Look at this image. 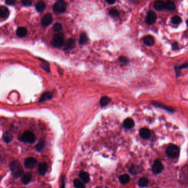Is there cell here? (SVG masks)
<instances>
[{
  "label": "cell",
  "mask_w": 188,
  "mask_h": 188,
  "mask_svg": "<svg viewBox=\"0 0 188 188\" xmlns=\"http://www.w3.org/2000/svg\"><path fill=\"white\" fill-rule=\"evenodd\" d=\"M157 20V15L155 12L152 11H149L147 12L146 16V23L148 25H152L156 22Z\"/></svg>",
  "instance_id": "cell-7"
},
{
  "label": "cell",
  "mask_w": 188,
  "mask_h": 188,
  "mask_svg": "<svg viewBox=\"0 0 188 188\" xmlns=\"http://www.w3.org/2000/svg\"><path fill=\"white\" fill-rule=\"evenodd\" d=\"M10 14L8 9L5 6L0 7V17L2 18H7Z\"/></svg>",
  "instance_id": "cell-16"
},
{
  "label": "cell",
  "mask_w": 188,
  "mask_h": 188,
  "mask_svg": "<svg viewBox=\"0 0 188 188\" xmlns=\"http://www.w3.org/2000/svg\"><path fill=\"white\" fill-rule=\"evenodd\" d=\"M74 45V41L73 39L70 38L68 39V40H67V41L66 42L65 44V50H70L71 49Z\"/></svg>",
  "instance_id": "cell-28"
},
{
  "label": "cell",
  "mask_w": 188,
  "mask_h": 188,
  "mask_svg": "<svg viewBox=\"0 0 188 188\" xmlns=\"http://www.w3.org/2000/svg\"><path fill=\"white\" fill-rule=\"evenodd\" d=\"M13 136L8 131L5 132L3 135V141L6 143H9L13 140Z\"/></svg>",
  "instance_id": "cell-20"
},
{
  "label": "cell",
  "mask_w": 188,
  "mask_h": 188,
  "mask_svg": "<svg viewBox=\"0 0 188 188\" xmlns=\"http://www.w3.org/2000/svg\"><path fill=\"white\" fill-rule=\"evenodd\" d=\"M106 2L109 4H110V5H113L114 3L115 2V1H107Z\"/></svg>",
  "instance_id": "cell-42"
},
{
  "label": "cell",
  "mask_w": 188,
  "mask_h": 188,
  "mask_svg": "<svg viewBox=\"0 0 188 188\" xmlns=\"http://www.w3.org/2000/svg\"><path fill=\"white\" fill-rule=\"evenodd\" d=\"M148 179L146 178H141L138 182V185L141 188H145L147 186L148 184Z\"/></svg>",
  "instance_id": "cell-25"
},
{
  "label": "cell",
  "mask_w": 188,
  "mask_h": 188,
  "mask_svg": "<svg viewBox=\"0 0 188 188\" xmlns=\"http://www.w3.org/2000/svg\"><path fill=\"white\" fill-rule=\"evenodd\" d=\"M130 180V177L128 174H123L119 177L120 182L123 184H125L129 182Z\"/></svg>",
  "instance_id": "cell-26"
},
{
  "label": "cell",
  "mask_w": 188,
  "mask_h": 188,
  "mask_svg": "<svg viewBox=\"0 0 188 188\" xmlns=\"http://www.w3.org/2000/svg\"><path fill=\"white\" fill-rule=\"evenodd\" d=\"M140 135L143 139H148L151 135L150 131L147 128H142L140 130Z\"/></svg>",
  "instance_id": "cell-13"
},
{
  "label": "cell",
  "mask_w": 188,
  "mask_h": 188,
  "mask_svg": "<svg viewBox=\"0 0 188 188\" xmlns=\"http://www.w3.org/2000/svg\"><path fill=\"white\" fill-rule=\"evenodd\" d=\"M48 169V165L45 162H42L38 165V173L41 176H44Z\"/></svg>",
  "instance_id": "cell-14"
},
{
  "label": "cell",
  "mask_w": 188,
  "mask_h": 188,
  "mask_svg": "<svg viewBox=\"0 0 188 188\" xmlns=\"http://www.w3.org/2000/svg\"><path fill=\"white\" fill-rule=\"evenodd\" d=\"M182 18L178 16H175L172 17L171 19V23L174 24H179L182 22Z\"/></svg>",
  "instance_id": "cell-32"
},
{
  "label": "cell",
  "mask_w": 188,
  "mask_h": 188,
  "mask_svg": "<svg viewBox=\"0 0 188 188\" xmlns=\"http://www.w3.org/2000/svg\"><path fill=\"white\" fill-rule=\"evenodd\" d=\"M41 24L44 27H47L52 22V17L50 13H47L41 19Z\"/></svg>",
  "instance_id": "cell-9"
},
{
  "label": "cell",
  "mask_w": 188,
  "mask_h": 188,
  "mask_svg": "<svg viewBox=\"0 0 188 188\" xmlns=\"http://www.w3.org/2000/svg\"><path fill=\"white\" fill-rule=\"evenodd\" d=\"M18 140L24 143H33L35 141L36 137L34 134L31 131H26L18 138Z\"/></svg>",
  "instance_id": "cell-2"
},
{
  "label": "cell",
  "mask_w": 188,
  "mask_h": 188,
  "mask_svg": "<svg viewBox=\"0 0 188 188\" xmlns=\"http://www.w3.org/2000/svg\"><path fill=\"white\" fill-rule=\"evenodd\" d=\"M6 3L7 5H14L16 3V1H13V0L6 1Z\"/></svg>",
  "instance_id": "cell-40"
},
{
  "label": "cell",
  "mask_w": 188,
  "mask_h": 188,
  "mask_svg": "<svg viewBox=\"0 0 188 188\" xmlns=\"http://www.w3.org/2000/svg\"><path fill=\"white\" fill-rule=\"evenodd\" d=\"M32 180V174L30 173H26L22 176V182L24 184L27 185Z\"/></svg>",
  "instance_id": "cell-17"
},
{
  "label": "cell",
  "mask_w": 188,
  "mask_h": 188,
  "mask_svg": "<svg viewBox=\"0 0 188 188\" xmlns=\"http://www.w3.org/2000/svg\"><path fill=\"white\" fill-rule=\"evenodd\" d=\"M172 49L173 50H177L179 49V45L177 42H174L172 44Z\"/></svg>",
  "instance_id": "cell-38"
},
{
  "label": "cell",
  "mask_w": 188,
  "mask_h": 188,
  "mask_svg": "<svg viewBox=\"0 0 188 188\" xmlns=\"http://www.w3.org/2000/svg\"><path fill=\"white\" fill-rule=\"evenodd\" d=\"M10 168L13 175L16 178L22 177L24 174L22 165L17 160L13 161L10 165Z\"/></svg>",
  "instance_id": "cell-1"
},
{
  "label": "cell",
  "mask_w": 188,
  "mask_h": 188,
  "mask_svg": "<svg viewBox=\"0 0 188 188\" xmlns=\"http://www.w3.org/2000/svg\"><path fill=\"white\" fill-rule=\"evenodd\" d=\"M109 14L111 17L113 18H116L119 16V12L116 9H111L109 12Z\"/></svg>",
  "instance_id": "cell-33"
},
{
  "label": "cell",
  "mask_w": 188,
  "mask_h": 188,
  "mask_svg": "<svg viewBox=\"0 0 188 188\" xmlns=\"http://www.w3.org/2000/svg\"><path fill=\"white\" fill-rule=\"evenodd\" d=\"M164 169V167L159 160H155L152 165V170L155 174H158L161 173Z\"/></svg>",
  "instance_id": "cell-6"
},
{
  "label": "cell",
  "mask_w": 188,
  "mask_h": 188,
  "mask_svg": "<svg viewBox=\"0 0 188 188\" xmlns=\"http://www.w3.org/2000/svg\"><path fill=\"white\" fill-rule=\"evenodd\" d=\"M52 96H53L52 93L50 92H47L44 93L40 97L39 102H44L46 101H48V100L52 98Z\"/></svg>",
  "instance_id": "cell-18"
},
{
  "label": "cell",
  "mask_w": 188,
  "mask_h": 188,
  "mask_svg": "<svg viewBox=\"0 0 188 188\" xmlns=\"http://www.w3.org/2000/svg\"><path fill=\"white\" fill-rule=\"evenodd\" d=\"M52 29L55 32H59L62 29V25L60 23H55L52 27Z\"/></svg>",
  "instance_id": "cell-34"
},
{
  "label": "cell",
  "mask_w": 188,
  "mask_h": 188,
  "mask_svg": "<svg viewBox=\"0 0 188 188\" xmlns=\"http://www.w3.org/2000/svg\"><path fill=\"white\" fill-rule=\"evenodd\" d=\"M165 152L169 158H175L179 156L180 154V149L176 145H171L167 148Z\"/></svg>",
  "instance_id": "cell-3"
},
{
  "label": "cell",
  "mask_w": 188,
  "mask_h": 188,
  "mask_svg": "<svg viewBox=\"0 0 188 188\" xmlns=\"http://www.w3.org/2000/svg\"><path fill=\"white\" fill-rule=\"evenodd\" d=\"M165 9L173 11L176 9V5L175 3L171 1H167L165 2Z\"/></svg>",
  "instance_id": "cell-21"
},
{
  "label": "cell",
  "mask_w": 188,
  "mask_h": 188,
  "mask_svg": "<svg viewBox=\"0 0 188 188\" xmlns=\"http://www.w3.org/2000/svg\"><path fill=\"white\" fill-rule=\"evenodd\" d=\"M154 8L157 11H161L165 9V1H157L154 3Z\"/></svg>",
  "instance_id": "cell-10"
},
{
  "label": "cell",
  "mask_w": 188,
  "mask_h": 188,
  "mask_svg": "<svg viewBox=\"0 0 188 188\" xmlns=\"http://www.w3.org/2000/svg\"><path fill=\"white\" fill-rule=\"evenodd\" d=\"M81 180L83 183H88L90 181V177L88 173L85 171H81L79 174Z\"/></svg>",
  "instance_id": "cell-15"
},
{
  "label": "cell",
  "mask_w": 188,
  "mask_h": 188,
  "mask_svg": "<svg viewBox=\"0 0 188 188\" xmlns=\"http://www.w3.org/2000/svg\"><path fill=\"white\" fill-rule=\"evenodd\" d=\"M65 188V177L62 176L61 177V186L60 188Z\"/></svg>",
  "instance_id": "cell-39"
},
{
  "label": "cell",
  "mask_w": 188,
  "mask_h": 188,
  "mask_svg": "<svg viewBox=\"0 0 188 188\" xmlns=\"http://www.w3.org/2000/svg\"><path fill=\"white\" fill-rule=\"evenodd\" d=\"M67 3L63 1L56 2L53 6V11L56 13H62L66 11Z\"/></svg>",
  "instance_id": "cell-5"
},
{
  "label": "cell",
  "mask_w": 188,
  "mask_h": 188,
  "mask_svg": "<svg viewBox=\"0 0 188 188\" xmlns=\"http://www.w3.org/2000/svg\"><path fill=\"white\" fill-rule=\"evenodd\" d=\"M37 160L34 157H28L24 161V166L25 168L31 169L33 168L36 165Z\"/></svg>",
  "instance_id": "cell-8"
},
{
  "label": "cell",
  "mask_w": 188,
  "mask_h": 188,
  "mask_svg": "<svg viewBox=\"0 0 188 188\" xmlns=\"http://www.w3.org/2000/svg\"><path fill=\"white\" fill-rule=\"evenodd\" d=\"M88 39L87 35H86V34L83 33L81 34V35H80V41H79L80 44H81V45H85V44L88 42Z\"/></svg>",
  "instance_id": "cell-31"
},
{
  "label": "cell",
  "mask_w": 188,
  "mask_h": 188,
  "mask_svg": "<svg viewBox=\"0 0 188 188\" xmlns=\"http://www.w3.org/2000/svg\"><path fill=\"white\" fill-rule=\"evenodd\" d=\"M129 171H130V172L132 174L135 175V174H137V173L141 172L142 171V169H141V167L140 166L132 165L130 167V168L129 169Z\"/></svg>",
  "instance_id": "cell-19"
},
{
  "label": "cell",
  "mask_w": 188,
  "mask_h": 188,
  "mask_svg": "<svg viewBox=\"0 0 188 188\" xmlns=\"http://www.w3.org/2000/svg\"><path fill=\"white\" fill-rule=\"evenodd\" d=\"M188 63H185L184 64H182V65H180V66L178 67V68L179 70H181V69H184V68H188Z\"/></svg>",
  "instance_id": "cell-41"
},
{
  "label": "cell",
  "mask_w": 188,
  "mask_h": 188,
  "mask_svg": "<svg viewBox=\"0 0 188 188\" xmlns=\"http://www.w3.org/2000/svg\"><path fill=\"white\" fill-rule=\"evenodd\" d=\"M119 61L121 63H128V60L127 58L124 56H121L119 58Z\"/></svg>",
  "instance_id": "cell-36"
},
{
  "label": "cell",
  "mask_w": 188,
  "mask_h": 188,
  "mask_svg": "<svg viewBox=\"0 0 188 188\" xmlns=\"http://www.w3.org/2000/svg\"><path fill=\"white\" fill-rule=\"evenodd\" d=\"M135 125V123L131 118L126 119L123 123V126L126 129H130Z\"/></svg>",
  "instance_id": "cell-12"
},
{
  "label": "cell",
  "mask_w": 188,
  "mask_h": 188,
  "mask_svg": "<svg viewBox=\"0 0 188 188\" xmlns=\"http://www.w3.org/2000/svg\"><path fill=\"white\" fill-rule=\"evenodd\" d=\"M64 43V35L62 33L55 34L51 40V44L55 47L60 48L63 45Z\"/></svg>",
  "instance_id": "cell-4"
},
{
  "label": "cell",
  "mask_w": 188,
  "mask_h": 188,
  "mask_svg": "<svg viewBox=\"0 0 188 188\" xmlns=\"http://www.w3.org/2000/svg\"><path fill=\"white\" fill-rule=\"evenodd\" d=\"M45 145V142L44 140H41L40 141L39 143H37V145L35 146V149L36 151L40 152L41 151H42Z\"/></svg>",
  "instance_id": "cell-27"
},
{
  "label": "cell",
  "mask_w": 188,
  "mask_h": 188,
  "mask_svg": "<svg viewBox=\"0 0 188 188\" xmlns=\"http://www.w3.org/2000/svg\"><path fill=\"white\" fill-rule=\"evenodd\" d=\"M74 184L76 188H85V185L81 180L76 179L74 180Z\"/></svg>",
  "instance_id": "cell-30"
},
{
  "label": "cell",
  "mask_w": 188,
  "mask_h": 188,
  "mask_svg": "<svg viewBox=\"0 0 188 188\" xmlns=\"http://www.w3.org/2000/svg\"><path fill=\"white\" fill-rule=\"evenodd\" d=\"M46 8V4L43 1L38 2L35 5V9L38 12L43 11Z\"/></svg>",
  "instance_id": "cell-24"
},
{
  "label": "cell",
  "mask_w": 188,
  "mask_h": 188,
  "mask_svg": "<svg viewBox=\"0 0 188 188\" xmlns=\"http://www.w3.org/2000/svg\"><path fill=\"white\" fill-rule=\"evenodd\" d=\"M16 34L20 38H23L27 34V30L24 27L18 28L16 31Z\"/></svg>",
  "instance_id": "cell-22"
},
{
  "label": "cell",
  "mask_w": 188,
  "mask_h": 188,
  "mask_svg": "<svg viewBox=\"0 0 188 188\" xmlns=\"http://www.w3.org/2000/svg\"><path fill=\"white\" fill-rule=\"evenodd\" d=\"M152 104H154V106H156L157 107H159V108H160L165 109L166 110L169 112H174V110L173 108H171V107H167L165 105H164L162 104H160V103H152Z\"/></svg>",
  "instance_id": "cell-29"
},
{
  "label": "cell",
  "mask_w": 188,
  "mask_h": 188,
  "mask_svg": "<svg viewBox=\"0 0 188 188\" xmlns=\"http://www.w3.org/2000/svg\"><path fill=\"white\" fill-rule=\"evenodd\" d=\"M143 43L147 46H152L155 43V40L154 36L151 35H147L143 38Z\"/></svg>",
  "instance_id": "cell-11"
},
{
  "label": "cell",
  "mask_w": 188,
  "mask_h": 188,
  "mask_svg": "<svg viewBox=\"0 0 188 188\" xmlns=\"http://www.w3.org/2000/svg\"><path fill=\"white\" fill-rule=\"evenodd\" d=\"M41 67L43 68L44 70H45L46 71L49 72L50 71V68H49V64L48 63H46V61H43V63H41Z\"/></svg>",
  "instance_id": "cell-35"
},
{
  "label": "cell",
  "mask_w": 188,
  "mask_h": 188,
  "mask_svg": "<svg viewBox=\"0 0 188 188\" xmlns=\"http://www.w3.org/2000/svg\"><path fill=\"white\" fill-rule=\"evenodd\" d=\"M22 3L24 6H29L32 5V1L28 0V1H23Z\"/></svg>",
  "instance_id": "cell-37"
},
{
  "label": "cell",
  "mask_w": 188,
  "mask_h": 188,
  "mask_svg": "<svg viewBox=\"0 0 188 188\" xmlns=\"http://www.w3.org/2000/svg\"><path fill=\"white\" fill-rule=\"evenodd\" d=\"M112 99L110 97H107V96H104L102 97V98L100 100V105L102 107H105L107 105H108L109 103L111 102Z\"/></svg>",
  "instance_id": "cell-23"
}]
</instances>
